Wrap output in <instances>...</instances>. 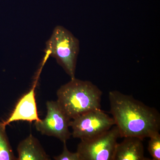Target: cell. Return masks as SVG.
Wrapping results in <instances>:
<instances>
[{"mask_svg":"<svg viewBox=\"0 0 160 160\" xmlns=\"http://www.w3.org/2000/svg\"><path fill=\"white\" fill-rule=\"evenodd\" d=\"M109 99L110 113L120 138L143 140L159 132L160 115L155 108L117 90L109 92Z\"/></svg>","mask_w":160,"mask_h":160,"instance_id":"cell-1","label":"cell"},{"mask_svg":"<svg viewBox=\"0 0 160 160\" xmlns=\"http://www.w3.org/2000/svg\"><path fill=\"white\" fill-rule=\"evenodd\" d=\"M57 101L70 120L87 112L101 109L102 92L88 81L71 79L58 89Z\"/></svg>","mask_w":160,"mask_h":160,"instance_id":"cell-2","label":"cell"},{"mask_svg":"<svg viewBox=\"0 0 160 160\" xmlns=\"http://www.w3.org/2000/svg\"><path fill=\"white\" fill-rule=\"evenodd\" d=\"M79 40L62 26H57L46 43V53L54 58L71 79L75 78Z\"/></svg>","mask_w":160,"mask_h":160,"instance_id":"cell-3","label":"cell"},{"mask_svg":"<svg viewBox=\"0 0 160 160\" xmlns=\"http://www.w3.org/2000/svg\"><path fill=\"white\" fill-rule=\"evenodd\" d=\"M119 138V132L114 125L96 137L81 140L77 150L80 160H114Z\"/></svg>","mask_w":160,"mask_h":160,"instance_id":"cell-4","label":"cell"},{"mask_svg":"<svg viewBox=\"0 0 160 160\" xmlns=\"http://www.w3.org/2000/svg\"><path fill=\"white\" fill-rule=\"evenodd\" d=\"M115 125L113 118L102 109L87 112L71 120V135L76 138L88 140L108 131Z\"/></svg>","mask_w":160,"mask_h":160,"instance_id":"cell-5","label":"cell"},{"mask_svg":"<svg viewBox=\"0 0 160 160\" xmlns=\"http://www.w3.org/2000/svg\"><path fill=\"white\" fill-rule=\"evenodd\" d=\"M47 114L44 119L36 121L37 130L42 134L57 138L63 142L70 138L69 119L60 108L57 101L46 102Z\"/></svg>","mask_w":160,"mask_h":160,"instance_id":"cell-6","label":"cell"},{"mask_svg":"<svg viewBox=\"0 0 160 160\" xmlns=\"http://www.w3.org/2000/svg\"><path fill=\"white\" fill-rule=\"evenodd\" d=\"M35 84L31 89L20 99L9 118L4 122L6 126L15 121L32 122L40 119L35 97Z\"/></svg>","mask_w":160,"mask_h":160,"instance_id":"cell-7","label":"cell"},{"mask_svg":"<svg viewBox=\"0 0 160 160\" xmlns=\"http://www.w3.org/2000/svg\"><path fill=\"white\" fill-rule=\"evenodd\" d=\"M116 148L114 160H150L145 156L143 140L140 138H124Z\"/></svg>","mask_w":160,"mask_h":160,"instance_id":"cell-8","label":"cell"},{"mask_svg":"<svg viewBox=\"0 0 160 160\" xmlns=\"http://www.w3.org/2000/svg\"><path fill=\"white\" fill-rule=\"evenodd\" d=\"M18 160H50L38 140L31 134L20 142L17 148Z\"/></svg>","mask_w":160,"mask_h":160,"instance_id":"cell-9","label":"cell"},{"mask_svg":"<svg viewBox=\"0 0 160 160\" xmlns=\"http://www.w3.org/2000/svg\"><path fill=\"white\" fill-rule=\"evenodd\" d=\"M6 126L4 122H0V160H17L7 137Z\"/></svg>","mask_w":160,"mask_h":160,"instance_id":"cell-10","label":"cell"},{"mask_svg":"<svg viewBox=\"0 0 160 160\" xmlns=\"http://www.w3.org/2000/svg\"><path fill=\"white\" fill-rule=\"evenodd\" d=\"M148 150L153 160H160V134L157 132L149 138Z\"/></svg>","mask_w":160,"mask_h":160,"instance_id":"cell-11","label":"cell"},{"mask_svg":"<svg viewBox=\"0 0 160 160\" xmlns=\"http://www.w3.org/2000/svg\"><path fill=\"white\" fill-rule=\"evenodd\" d=\"M62 152L59 155L55 157L56 160H80L78 152H72L67 149L66 142H64Z\"/></svg>","mask_w":160,"mask_h":160,"instance_id":"cell-12","label":"cell"}]
</instances>
